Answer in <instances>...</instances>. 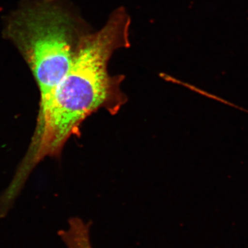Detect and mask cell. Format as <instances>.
I'll return each mask as SVG.
<instances>
[{
	"instance_id": "6da1fadb",
	"label": "cell",
	"mask_w": 248,
	"mask_h": 248,
	"mask_svg": "<svg viewBox=\"0 0 248 248\" xmlns=\"http://www.w3.org/2000/svg\"><path fill=\"white\" fill-rule=\"evenodd\" d=\"M130 24L125 9L118 8L102 29L80 39L71 68L40 106L33 143L19 177L46 156L60 154L93 112L101 108L111 113L120 110L126 100L120 89L123 78L110 76L108 63L116 50L130 46Z\"/></svg>"
},
{
	"instance_id": "7a4b0ae2",
	"label": "cell",
	"mask_w": 248,
	"mask_h": 248,
	"mask_svg": "<svg viewBox=\"0 0 248 248\" xmlns=\"http://www.w3.org/2000/svg\"><path fill=\"white\" fill-rule=\"evenodd\" d=\"M74 19L55 1H40L18 11L11 19L10 37L27 58L46 102L71 68L83 35Z\"/></svg>"
},
{
	"instance_id": "3957f363",
	"label": "cell",
	"mask_w": 248,
	"mask_h": 248,
	"mask_svg": "<svg viewBox=\"0 0 248 248\" xmlns=\"http://www.w3.org/2000/svg\"><path fill=\"white\" fill-rule=\"evenodd\" d=\"M59 235L68 248H93L89 226L78 217L71 218L68 228L59 232Z\"/></svg>"
}]
</instances>
